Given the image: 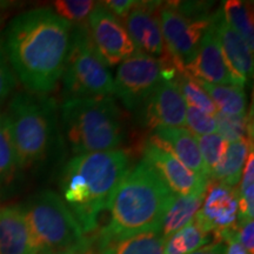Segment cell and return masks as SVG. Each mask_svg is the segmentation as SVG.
<instances>
[{"label":"cell","mask_w":254,"mask_h":254,"mask_svg":"<svg viewBox=\"0 0 254 254\" xmlns=\"http://www.w3.org/2000/svg\"><path fill=\"white\" fill-rule=\"evenodd\" d=\"M174 195L147 161H139L128 170L111 200L106 226L94 238L99 252L111 240L160 230Z\"/></svg>","instance_id":"3957f363"},{"label":"cell","mask_w":254,"mask_h":254,"mask_svg":"<svg viewBox=\"0 0 254 254\" xmlns=\"http://www.w3.org/2000/svg\"><path fill=\"white\" fill-rule=\"evenodd\" d=\"M129 157L124 150L74 155L62 173L65 204L80 225L87 239L103 231L114 193L129 170Z\"/></svg>","instance_id":"7a4b0ae2"},{"label":"cell","mask_w":254,"mask_h":254,"mask_svg":"<svg viewBox=\"0 0 254 254\" xmlns=\"http://www.w3.org/2000/svg\"><path fill=\"white\" fill-rule=\"evenodd\" d=\"M174 82L179 88L187 107H193L201 112H205L211 116H215L218 112L217 107L208 97V94L202 90V87L194 79L190 78L185 72H178Z\"/></svg>","instance_id":"d4e9b609"},{"label":"cell","mask_w":254,"mask_h":254,"mask_svg":"<svg viewBox=\"0 0 254 254\" xmlns=\"http://www.w3.org/2000/svg\"><path fill=\"white\" fill-rule=\"evenodd\" d=\"M87 19L92 43L106 65L116 66L134 55L126 28L101 2H97Z\"/></svg>","instance_id":"30bf717a"},{"label":"cell","mask_w":254,"mask_h":254,"mask_svg":"<svg viewBox=\"0 0 254 254\" xmlns=\"http://www.w3.org/2000/svg\"><path fill=\"white\" fill-rule=\"evenodd\" d=\"M217 120V133L227 144L234 141L250 139V119L245 116H227V114L217 112L214 116Z\"/></svg>","instance_id":"f1b7e54d"},{"label":"cell","mask_w":254,"mask_h":254,"mask_svg":"<svg viewBox=\"0 0 254 254\" xmlns=\"http://www.w3.org/2000/svg\"><path fill=\"white\" fill-rule=\"evenodd\" d=\"M236 238L249 254H254L253 219H239L236 228Z\"/></svg>","instance_id":"d6a6232c"},{"label":"cell","mask_w":254,"mask_h":254,"mask_svg":"<svg viewBox=\"0 0 254 254\" xmlns=\"http://www.w3.org/2000/svg\"><path fill=\"white\" fill-rule=\"evenodd\" d=\"M159 25L165 49L173 59L178 72H183L193 62L200 40L211 25V19H193L177 11L172 5H161Z\"/></svg>","instance_id":"9c48e42d"},{"label":"cell","mask_w":254,"mask_h":254,"mask_svg":"<svg viewBox=\"0 0 254 254\" xmlns=\"http://www.w3.org/2000/svg\"><path fill=\"white\" fill-rule=\"evenodd\" d=\"M202 87L218 112L227 116H245L247 109V98L244 87L236 85H213L195 80Z\"/></svg>","instance_id":"7402d4cb"},{"label":"cell","mask_w":254,"mask_h":254,"mask_svg":"<svg viewBox=\"0 0 254 254\" xmlns=\"http://www.w3.org/2000/svg\"><path fill=\"white\" fill-rule=\"evenodd\" d=\"M19 170L18 158L9 135L4 111L0 110V186L11 183Z\"/></svg>","instance_id":"484cf974"},{"label":"cell","mask_w":254,"mask_h":254,"mask_svg":"<svg viewBox=\"0 0 254 254\" xmlns=\"http://www.w3.org/2000/svg\"><path fill=\"white\" fill-rule=\"evenodd\" d=\"M159 4L161 2L138 1L135 7L124 19V27L136 52L153 58H161L166 51L158 14H155V9L160 6Z\"/></svg>","instance_id":"5bb4252c"},{"label":"cell","mask_w":254,"mask_h":254,"mask_svg":"<svg viewBox=\"0 0 254 254\" xmlns=\"http://www.w3.org/2000/svg\"><path fill=\"white\" fill-rule=\"evenodd\" d=\"M19 168L43 163L58 139L56 103L49 95L18 92L4 111Z\"/></svg>","instance_id":"277c9868"},{"label":"cell","mask_w":254,"mask_h":254,"mask_svg":"<svg viewBox=\"0 0 254 254\" xmlns=\"http://www.w3.org/2000/svg\"><path fill=\"white\" fill-rule=\"evenodd\" d=\"M164 244L160 231H147L111 240L101 247L100 254H164Z\"/></svg>","instance_id":"44dd1931"},{"label":"cell","mask_w":254,"mask_h":254,"mask_svg":"<svg viewBox=\"0 0 254 254\" xmlns=\"http://www.w3.org/2000/svg\"><path fill=\"white\" fill-rule=\"evenodd\" d=\"M174 65L173 59L165 51L161 58L135 52L119 64L114 82V94L127 110L141 106L160 82L165 80V69Z\"/></svg>","instance_id":"ba28073f"},{"label":"cell","mask_w":254,"mask_h":254,"mask_svg":"<svg viewBox=\"0 0 254 254\" xmlns=\"http://www.w3.org/2000/svg\"><path fill=\"white\" fill-rule=\"evenodd\" d=\"M101 4L109 9L114 17L122 18L124 20L133 7H135L138 1L135 0H109V1H104Z\"/></svg>","instance_id":"836d02e7"},{"label":"cell","mask_w":254,"mask_h":254,"mask_svg":"<svg viewBox=\"0 0 254 254\" xmlns=\"http://www.w3.org/2000/svg\"><path fill=\"white\" fill-rule=\"evenodd\" d=\"M148 141L170 152L180 163H183L187 168H190L198 176L208 179L201 155H200L195 135H193L185 127L155 129Z\"/></svg>","instance_id":"ac0fdd59"},{"label":"cell","mask_w":254,"mask_h":254,"mask_svg":"<svg viewBox=\"0 0 254 254\" xmlns=\"http://www.w3.org/2000/svg\"><path fill=\"white\" fill-rule=\"evenodd\" d=\"M15 85H17V78L6 59L4 52L0 49V105L4 103L6 98L12 93Z\"/></svg>","instance_id":"1f68e13d"},{"label":"cell","mask_w":254,"mask_h":254,"mask_svg":"<svg viewBox=\"0 0 254 254\" xmlns=\"http://www.w3.org/2000/svg\"><path fill=\"white\" fill-rule=\"evenodd\" d=\"M212 241L213 234L193 220L165 240L164 254H189Z\"/></svg>","instance_id":"603a6c76"},{"label":"cell","mask_w":254,"mask_h":254,"mask_svg":"<svg viewBox=\"0 0 254 254\" xmlns=\"http://www.w3.org/2000/svg\"><path fill=\"white\" fill-rule=\"evenodd\" d=\"M140 120L150 129L186 126L187 105L174 80H163L141 105Z\"/></svg>","instance_id":"8fae6325"},{"label":"cell","mask_w":254,"mask_h":254,"mask_svg":"<svg viewBox=\"0 0 254 254\" xmlns=\"http://www.w3.org/2000/svg\"><path fill=\"white\" fill-rule=\"evenodd\" d=\"M0 254H39L23 205L0 207Z\"/></svg>","instance_id":"e0dca14e"},{"label":"cell","mask_w":254,"mask_h":254,"mask_svg":"<svg viewBox=\"0 0 254 254\" xmlns=\"http://www.w3.org/2000/svg\"><path fill=\"white\" fill-rule=\"evenodd\" d=\"M222 14L225 20L237 32L247 45L253 51L254 46V25L252 5L240 0H228L222 6Z\"/></svg>","instance_id":"cb8c5ba5"},{"label":"cell","mask_w":254,"mask_h":254,"mask_svg":"<svg viewBox=\"0 0 254 254\" xmlns=\"http://www.w3.org/2000/svg\"><path fill=\"white\" fill-rule=\"evenodd\" d=\"M194 80L213 85H236L228 69L214 27H209L200 40L194 60L184 68ZM237 86V85H236Z\"/></svg>","instance_id":"2e32d148"},{"label":"cell","mask_w":254,"mask_h":254,"mask_svg":"<svg viewBox=\"0 0 254 254\" xmlns=\"http://www.w3.org/2000/svg\"><path fill=\"white\" fill-rule=\"evenodd\" d=\"M237 228V227H236ZM217 241H224L226 245L225 254H249L236 238V230L225 231L214 238Z\"/></svg>","instance_id":"e575fe53"},{"label":"cell","mask_w":254,"mask_h":254,"mask_svg":"<svg viewBox=\"0 0 254 254\" xmlns=\"http://www.w3.org/2000/svg\"><path fill=\"white\" fill-rule=\"evenodd\" d=\"M62 78L66 99L114 94L112 74L92 43L86 25L73 28Z\"/></svg>","instance_id":"52a82bcc"},{"label":"cell","mask_w":254,"mask_h":254,"mask_svg":"<svg viewBox=\"0 0 254 254\" xmlns=\"http://www.w3.org/2000/svg\"><path fill=\"white\" fill-rule=\"evenodd\" d=\"M144 160L147 161L176 195H187L207 190L209 180L187 168L170 153L150 141L144 146Z\"/></svg>","instance_id":"4fadbf2b"},{"label":"cell","mask_w":254,"mask_h":254,"mask_svg":"<svg viewBox=\"0 0 254 254\" xmlns=\"http://www.w3.org/2000/svg\"><path fill=\"white\" fill-rule=\"evenodd\" d=\"M194 220L213 234V240L222 232L236 230L239 220L236 187H228L220 183L209 184Z\"/></svg>","instance_id":"7c38bea8"},{"label":"cell","mask_w":254,"mask_h":254,"mask_svg":"<svg viewBox=\"0 0 254 254\" xmlns=\"http://www.w3.org/2000/svg\"><path fill=\"white\" fill-rule=\"evenodd\" d=\"M252 151V140L243 139L227 144L224 157L212 173L211 179L228 187H236L240 182L247 157Z\"/></svg>","instance_id":"ffe728a7"},{"label":"cell","mask_w":254,"mask_h":254,"mask_svg":"<svg viewBox=\"0 0 254 254\" xmlns=\"http://www.w3.org/2000/svg\"><path fill=\"white\" fill-rule=\"evenodd\" d=\"M72 24L50 7L18 14L2 33V50L26 91L49 95L58 86L71 47Z\"/></svg>","instance_id":"6da1fadb"},{"label":"cell","mask_w":254,"mask_h":254,"mask_svg":"<svg viewBox=\"0 0 254 254\" xmlns=\"http://www.w3.org/2000/svg\"><path fill=\"white\" fill-rule=\"evenodd\" d=\"M225 250H226V245H225L224 241L213 240L212 243L200 247V249L193 251L189 254H225Z\"/></svg>","instance_id":"d590c367"},{"label":"cell","mask_w":254,"mask_h":254,"mask_svg":"<svg viewBox=\"0 0 254 254\" xmlns=\"http://www.w3.org/2000/svg\"><path fill=\"white\" fill-rule=\"evenodd\" d=\"M23 208L39 254H87L90 251L91 241L56 192L41 190Z\"/></svg>","instance_id":"8992f818"},{"label":"cell","mask_w":254,"mask_h":254,"mask_svg":"<svg viewBox=\"0 0 254 254\" xmlns=\"http://www.w3.org/2000/svg\"><path fill=\"white\" fill-rule=\"evenodd\" d=\"M62 122L75 155L117 150L125 138L122 112L110 95L65 99Z\"/></svg>","instance_id":"5b68a950"},{"label":"cell","mask_w":254,"mask_h":254,"mask_svg":"<svg viewBox=\"0 0 254 254\" xmlns=\"http://www.w3.org/2000/svg\"><path fill=\"white\" fill-rule=\"evenodd\" d=\"M97 2L91 0H57L53 2V12L69 24L80 23L88 18Z\"/></svg>","instance_id":"f546056e"},{"label":"cell","mask_w":254,"mask_h":254,"mask_svg":"<svg viewBox=\"0 0 254 254\" xmlns=\"http://www.w3.org/2000/svg\"><path fill=\"white\" fill-rule=\"evenodd\" d=\"M186 126H189V131L195 136L217 133L218 129L214 116L201 112L193 107H187Z\"/></svg>","instance_id":"4dcf8cb0"},{"label":"cell","mask_w":254,"mask_h":254,"mask_svg":"<svg viewBox=\"0 0 254 254\" xmlns=\"http://www.w3.org/2000/svg\"><path fill=\"white\" fill-rule=\"evenodd\" d=\"M238 194L239 219H253L254 215V155L251 151L241 174Z\"/></svg>","instance_id":"4316f807"},{"label":"cell","mask_w":254,"mask_h":254,"mask_svg":"<svg viewBox=\"0 0 254 254\" xmlns=\"http://www.w3.org/2000/svg\"><path fill=\"white\" fill-rule=\"evenodd\" d=\"M211 25L217 33L225 62L237 86L244 87L253 75V51L225 20L222 9L212 14Z\"/></svg>","instance_id":"9a60e30c"},{"label":"cell","mask_w":254,"mask_h":254,"mask_svg":"<svg viewBox=\"0 0 254 254\" xmlns=\"http://www.w3.org/2000/svg\"><path fill=\"white\" fill-rule=\"evenodd\" d=\"M200 155H201L202 163L207 174L208 179L211 180L212 173L220 163L221 158L224 157L225 151H226L227 142L221 138L218 133H212V134L195 136Z\"/></svg>","instance_id":"83f0119b"},{"label":"cell","mask_w":254,"mask_h":254,"mask_svg":"<svg viewBox=\"0 0 254 254\" xmlns=\"http://www.w3.org/2000/svg\"><path fill=\"white\" fill-rule=\"evenodd\" d=\"M206 190L193 194L173 196L172 201L170 202L165 212L159 230L165 240L194 220L196 213L204 202Z\"/></svg>","instance_id":"d6986e66"}]
</instances>
